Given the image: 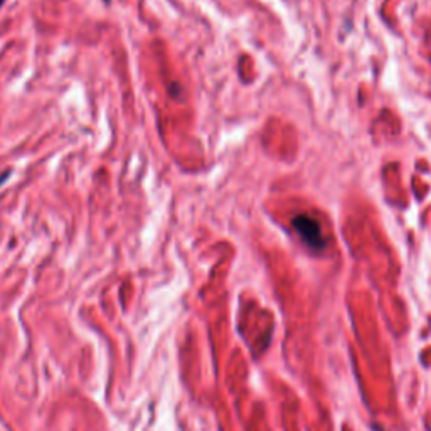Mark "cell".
Here are the masks:
<instances>
[{
	"label": "cell",
	"instance_id": "6da1fadb",
	"mask_svg": "<svg viewBox=\"0 0 431 431\" xmlns=\"http://www.w3.org/2000/svg\"><path fill=\"white\" fill-rule=\"evenodd\" d=\"M291 224H293L295 231L298 233L300 240L309 246L312 251L319 253L326 249V238L322 235V229H320L317 219L307 214H300L293 217Z\"/></svg>",
	"mask_w": 431,
	"mask_h": 431
},
{
	"label": "cell",
	"instance_id": "7a4b0ae2",
	"mask_svg": "<svg viewBox=\"0 0 431 431\" xmlns=\"http://www.w3.org/2000/svg\"><path fill=\"white\" fill-rule=\"evenodd\" d=\"M372 428H374V431H384L379 425H374V426H372Z\"/></svg>",
	"mask_w": 431,
	"mask_h": 431
},
{
	"label": "cell",
	"instance_id": "3957f363",
	"mask_svg": "<svg viewBox=\"0 0 431 431\" xmlns=\"http://www.w3.org/2000/svg\"><path fill=\"white\" fill-rule=\"evenodd\" d=\"M2 3H3V0H0V6H2Z\"/></svg>",
	"mask_w": 431,
	"mask_h": 431
}]
</instances>
